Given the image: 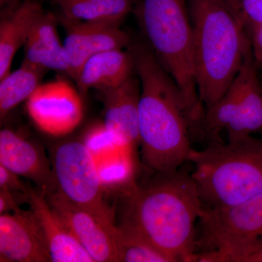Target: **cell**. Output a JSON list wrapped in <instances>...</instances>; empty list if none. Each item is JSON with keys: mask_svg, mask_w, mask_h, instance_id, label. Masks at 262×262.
Segmentation results:
<instances>
[{"mask_svg": "<svg viewBox=\"0 0 262 262\" xmlns=\"http://www.w3.org/2000/svg\"><path fill=\"white\" fill-rule=\"evenodd\" d=\"M117 229L139 237L170 262L196 261V225L203 206L191 173L155 172L127 191Z\"/></svg>", "mask_w": 262, "mask_h": 262, "instance_id": "6da1fadb", "label": "cell"}, {"mask_svg": "<svg viewBox=\"0 0 262 262\" xmlns=\"http://www.w3.org/2000/svg\"><path fill=\"white\" fill-rule=\"evenodd\" d=\"M141 83L139 137L144 164L155 172L177 170L192 148L190 119L182 93L147 45L130 46Z\"/></svg>", "mask_w": 262, "mask_h": 262, "instance_id": "7a4b0ae2", "label": "cell"}, {"mask_svg": "<svg viewBox=\"0 0 262 262\" xmlns=\"http://www.w3.org/2000/svg\"><path fill=\"white\" fill-rule=\"evenodd\" d=\"M198 94L205 110L223 96L251 46L224 0H189Z\"/></svg>", "mask_w": 262, "mask_h": 262, "instance_id": "3957f363", "label": "cell"}, {"mask_svg": "<svg viewBox=\"0 0 262 262\" xmlns=\"http://www.w3.org/2000/svg\"><path fill=\"white\" fill-rule=\"evenodd\" d=\"M136 15L148 47L182 93L192 131L198 130L205 108L196 87L192 26L186 0H143Z\"/></svg>", "mask_w": 262, "mask_h": 262, "instance_id": "277c9868", "label": "cell"}, {"mask_svg": "<svg viewBox=\"0 0 262 262\" xmlns=\"http://www.w3.org/2000/svg\"><path fill=\"white\" fill-rule=\"evenodd\" d=\"M188 161L205 208H227L262 193V138L192 149Z\"/></svg>", "mask_w": 262, "mask_h": 262, "instance_id": "5b68a950", "label": "cell"}, {"mask_svg": "<svg viewBox=\"0 0 262 262\" xmlns=\"http://www.w3.org/2000/svg\"><path fill=\"white\" fill-rule=\"evenodd\" d=\"M250 46L244 62L223 96L205 110L203 130L213 140L225 132L227 141L252 136L262 129V87Z\"/></svg>", "mask_w": 262, "mask_h": 262, "instance_id": "8992f818", "label": "cell"}, {"mask_svg": "<svg viewBox=\"0 0 262 262\" xmlns=\"http://www.w3.org/2000/svg\"><path fill=\"white\" fill-rule=\"evenodd\" d=\"M196 232V262L262 242V193L234 206L203 207Z\"/></svg>", "mask_w": 262, "mask_h": 262, "instance_id": "52a82bcc", "label": "cell"}, {"mask_svg": "<svg viewBox=\"0 0 262 262\" xmlns=\"http://www.w3.org/2000/svg\"><path fill=\"white\" fill-rule=\"evenodd\" d=\"M51 165L58 189L67 199L116 226L103 196L97 160L85 143L67 141L58 144L52 151Z\"/></svg>", "mask_w": 262, "mask_h": 262, "instance_id": "ba28073f", "label": "cell"}, {"mask_svg": "<svg viewBox=\"0 0 262 262\" xmlns=\"http://www.w3.org/2000/svg\"><path fill=\"white\" fill-rule=\"evenodd\" d=\"M26 105L32 121L50 135L70 134L83 118L80 92L63 80L41 83Z\"/></svg>", "mask_w": 262, "mask_h": 262, "instance_id": "9c48e42d", "label": "cell"}, {"mask_svg": "<svg viewBox=\"0 0 262 262\" xmlns=\"http://www.w3.org/2000/svg\"><path fill=\"white\" fill-rule=\"evenodd\" d=\"M50 206L95 262H117V225H108L58 189L45 193Z\"/></svg>", "mask_w": 262, "mask_h": 262, "instance_id": "30bf717a", "label": "cell"}, {"mask_svg": "<svg viewBox=\"0 0 262 262\" xmlns=\"http://www.w3.org/2000/svg\"><path fill=\"white\" fill-rule=\"evenodd\" d=\"M65 31L63 42L70 76L76 81L84 63L102 52L122 49L130 45V37L115 24L76 21L57 15Z\"/></svg>", "mask_w": 262, "mask_h": 262, "instance_id": "8fae6325", "label": "cell"}, {"mask_svg": "<svg viewBox=\"0 0 262 262\" xmlns=\"http://www.w3.org/2000/svg\"><path fill=\"white\" fill-rule=\"evenodd\" d=\"M104 105L103 125L118 149L134 151L139 137L141 83L133 75L115 87L98 91Z\"/></svg>", "mask_w": 262, "mask_h": 262, "instance_id": "7c38bea8", "label": "cell"}, {"mask_svg": "<svg viewBox=\"0 0 262 262\" xmlns=\"http://www.w3.org/2000/svg\"><path fill=\"white\" fill-rule=\"evenodd\" d=\"M0 261H52L42 227L32 210L0 215Z\"/></svg>", "mask_w": 262, "mask_h": 262, "instance_id": "4fadbf2b", "label": "cell"}, {"mask_svg": "<svg viewBox=\"0 0 262 262\" xmlns=\"http://www.w3.org/2000/svg\"><path fill=\"white\" fill-rule=\"evenodd\" d=\"M0 165L32 181L44 193L58 189L52 165L42 149L10 129L0 132Z\"/></svg>", "mask_w": 262, "mask_h": 262, "instance_id": "5bb4252c", "label": "cell"}, {"mask_svg": "<svg viewBox=\"0 0 262 262\" xmlns=\"http://www.w3.org/2000/svg\"><path fill=\"white\" fill-rule=\"evenodd\" d=\"M27 203L42 227L53 262H95L50 206L42 191L29 188Z\"/></svg>", "mask_w": 262, "mask_h": 262, "instance_id": "9a60e30c", "label": "cell"}, {"mask_svg": "<svg viewBox=\"0 0 262 262\" xmlns=\"http://www.w3.org/2000/svg\"><path fill=\"white\" fill-rule=\"evenodd\" d=\"M58 24L57 15L45 11L24 44V61L69 75L70 63L64 45L58 34Z\"/></svg>", "mask_w": 262, "mask_h": 262, "instance_id": "2e32d148", "label": "cell"}, {"mask_svg": "<svg viewBox=\"0 0 262 262\" xmlns=\"http://www.w3.org/2000/svg\"><path fill=\"white\" fill-rule=\"evenodd\" d=\"M134 73L135 61L130 50H111L91 57L75 82L82 96L90 89L101 91L119 85Z\"/></svg>", "mask_w": 262, "mask_h": 262, "instance_id": "e0dca14e", "label": "cell"}, {"mask_svg": "<svg viewBox=\"0 0 262 262\" xmlns=\"http://www.w3.org/2000/svg\"><path fill=\"white\" fill-rule=\"evenodd\" d=\"M45 13L37 0H24L0 21V80L10 72L17 52L24 46L38 19Z\"/></svg>", "mask_w": 262, "mask_h": 262, "instance_id": "ac0fdd59", "label": "cell"}, {"mask_svg": "<svg viewBox=\"0 0 262 262\" xmlns=\"http://www.w3.org/2000/svg\"><path fill=\"white\" fill-rule=\"evenodd\" d=\"M60 16L76 21L120 23L132 10L134 0H52Z\"/></svg>", "mask_w": 262, "mask_h": 262, "instance_id": "d6986e66", "label": "cell"}, {"mask_svg": "<svg viewBox=\"0 0 262 262\" xmlns=\"http://www.w3.org/2000/svg\"><path fill=\"white\" fill-rule=\"evenodd\" d=\"M46 69L29 62H22L14 72L0 80V119L5 117L18 104L27 101L41 84Z\"/></svg>", "mask_w": 262, "mask_h": 262, "instance_id": "ffe728a7", "label": "cell"}, {"mask_svg": "<svg viewBox=\"0 0 262 262\" xmlns=\"http://www.w3.org/2000/svg\"><path fill=\"white\" fill-rule=\"evenodd\" d=\"M117 262H170L145 241L117 229Z\"/></svg>", "mask_w": 262, "mask_h": 262, "instance_id": "44dd1931", "label": "cell"}, {"mask_svg": "<svg viewBox=\"0 0 262 262\" xmlns=\"http://www.w3.org/2000/svg\"><path fill=\"white\" fill-rule=\"evenodd\" d=\"M246 32L262 24V0H224Z\"/></svg>", "mask_w": 262, "mask_h": 262, "instance_id": "7402d4cb", "label": "cell"}, {"mask_svg": "<svg viewBox=\"0 0 262 262\" xmlns=\"http://www.w3.org/2000/svg\"><path fill=\"white\" fill-rule=\"evenodd\" d=\"M84 142L92 151L96 158L98 155L102 157L107 153L110 155V153L114 152L118 149L113 144L103 124L93 127L88 133L87 137Z\"/></svg>", "mask_w": 262, "mask_h": 262, "instance_id": "603a6c76", "label": "cell"}, {"mask_svg": "<svg viewBox=\"0 0 262 262\" xmlns=\"http://www.w3.org/2000/svg\"><path fill=\"white\" fill-rule=\"evenodd\" d=\"M210 262H262V242L218 255Z\"/></svg>", "mask_w": 262, "mask_h": 262, "instance_id": "cb8c5ba5", "label": "cell"}, {"mask_svg": "<svg viewBox=\"0 0 262 262\" xmlns=\"http://www.w3.org/2000/svg\"><path fill=\"white\" fill-rule=\"evenodd\" d=\"M29 188V186L26 185L20 181L18 175L0 165V189L23 196L27 202V193Z\"/></svg>", "mask_w": 262, "mask_h": 262, "instance_id": "d4e9b609", "label": "cell"}, {"mask_svg": "<svg viewBox=\"0 0 262 262\" xmlns=\"http://www.w3.org/2000/svg\"><path fill=\"white\" fill-rule=\"evenodd\" d=\"M248 34L254 61L262 70V24L253 27Z\"/></svg>", "mask_w": 262, "mask_h": 262, "instance_id": "484cf974", "label": "cell"}, {"mask_svg": "<svg viewBox=\"0 0 262 262\" xmlns=\"http://www.w3.org/2000/svg\"><path fill=\"white\" fill-rule=\"evenodd\" d=\"M18 196L10 191L0 189V215L20 211Z\"/></svg>", "mask_w": 262, "mask_h": 262, "instance_id": "4316f807", "label": "cell"}, {"mask_svg": "<svg viewBox=\"0 0 262 262\" xmlns=\"http://www.w3.org/2000/svg\"><path fill=\"white\" fill-rule=\"evenodd\" d=\"M24 1V0H0V15L3 16L7 14Z\"/></svg>", "mask_w": 262, "mask_h": 262, "instance_id": "83f0119b", "label": "cell"}]
</instances>
